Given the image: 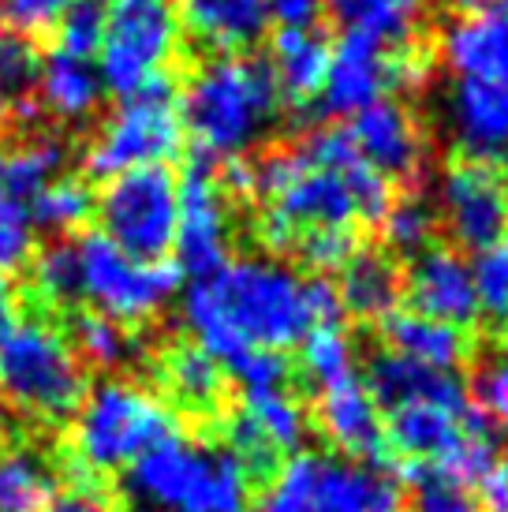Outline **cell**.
Returning a JSON list of instances; mask_svg holds the SVG:
<instances>
[{
    "mask_svg": "<svg viewBox=\"0 0 508 512\" xmlns=\"http://www.w3.org/2000/svg\"><path fill=\"white\" fill-rule=\"evenodd\" d=\"M269 75L292 105L314 101L322 94L329 68V42L318 30H281L269 45Z\"/></svg>",
    "mask_w": 508,
    "mask_h": 512,
    "instance_id": "cb8c5ba5",
    "label": "cell"
},
{
    "mask_svg": "<svg viewBox=\"0 0 508 512\" xmlns=\"http://www.w3.org/2000/svg\"><path fill=\"white\" fill-rule=\"evenodd\" d=\"M184 120L169 86L120 98L86 143V169L109 180L131 169H154L180 154Z\"/></svg>",
    "mask_w": 508,
    "mask_h": 512,
    "instance_id": "30bf717a",
    "label": "cell"
},
{
    "mask_svg": "<svg viewBox=\"0 0 508 512\" xmlns=\"http://www.w3.org/2000/svg\"><path fill=\"white\" fill-rule=\"evenodd\" d=\"M393 86V57L385 53V45L367 42L359 34H344L333 49H329V68H325L322 83V109L329 116L363 113L367 105L385 98V90Z\"/></svg>",
    "mask_w": 508,
    "mask_h": 512,
    "instance_id": "ffe728a7",
    "label": "cell"
},
{
    "mask_svg": "<svg viewBox=\"0 0 508 512\" xmlns=\"http://www.w3.org/2000/svg\"><path fill=\"white\" fill-rule=\"evenodd\" d=\"M367 385H370V393H374V400L385 404V408L408 404V400L460 393V382H456L452 370L423 367V363H411V359L393 356V352H381V356L370 363Z\"/></svg>",
    "mask_w": 508,
    "mask_h": 512,
    "instance_id": "83f0119b",
    "label": "cell"
},
{
    "mask_svg": "<svg viewBox=\"0 0 508 512\" xmlns=\"http://www.w3.org/2000/svg\"><path fill=\"white\" fill-rule=\"evenodd\" d=\"M0 165H4V154H0Z\"/></svg>",
    "mask_w": 508,
    "mask_h": 512,
    "instance_id": "816d5d0a",
    "label": "cell"
},
{
    "mask_svg": "<svg viewBox=\"0 0 508 512\" xmlns=\"http://www.w3.org/2000/svg\"><path fill=\"white\" fill-rule=\"evenodd\" d=\"M68 4L71 0H0V27L34 38L42 30H53Z\"/></svg>",
    "mask_w": 508,
    "mask_h": 512,
    "instance_id": "7bdbcfd3",
    "label": "cell"
},
{
    "mask_svg": "<svg viewBox=\"0 0 508 512\" xmlns=\"http://www.w3.org/2000/svg\"><path fill=\"white\" fill-rule=\"evenodd\" d=\"M180 53L184 27L176 0H105V30L94 57L105 94L131 98L169 86Z\"/></svg>",
    "mask_w": 508,
    "mask_h": 512,
    "instance_id": "8992f818",
    "label": "cell"
},
{
    "mask_svg": "<svg viewBox=\"0 0 508 512\" xmlns=\"http://www.w3.org/2000/svg\"><path fill=\"white\" fill-rule=\"evenodd\" d=\"M172 434L176 415L169 404L124 378H105L83 393L71 419V449L86 471H127Z\"/></svg>",
    "mask_w": 508,
    "mask_h": 512,
    "instance_id": "5b68a950",
    "label": "cell"
},
{
    "mask_svg": "<svg viewBox=\"0 0 508 512\" xmlns=\"http://www.w3.org/2000/svg\"><path fill=\"white\" fill-rule=\"evenodd\" d=\"M184 322L198 348L228 370L254 348L284 352L314 326L340 322V296L333 285L307 281L277 258L247 255L191 285Z\"/></svg>",
    "mask_w": 508,
    "mask_h": 512,
    "instance_id": "6da1fadb",
    "label": "cell"
},
{
    "mask_svg": "<svg viewBox=\"0 0 508 512\" xmlns=\"http://www.w3.org/2000/svg\"><path fill=\"white\" fill-rule=\"evenodd\" d=\"M314 419L329 438V445L340 449L348 460H363V464H378L381 460L385 419H381V404L374 400L370 385L359 374L322 385L318 400H314Z\"/></svg>",
    "mask_w": 508,
    "mask_h": 512,
    "instance_id": "e0dca14e",
    "label": "cell"
},
{
    "mask_svg": "<svg viewBox=\"0 0 508 512\" xmlns=\"http://www.w3.org/2000/svg\"><path fill=\"white\" fill-rule=\"evenodd\" d=\"M57 30V49L71 57H98L101 30H105V0H71L53 23Z\"/></svg>",
    "mask_w": 508,
    "mask_h": 512,
    "instance_id": "d590c367",
    "label": "cell"
},
{
    "mask_svg": "<svg viewBox=\"0 0 508 512\" xmlns=\"http://www.w3.org/2000/svg\"><path fill=\"white\" fill-rule=\"evenodd\" d=\"M505 184H508V180H505Z\"/></svg>",
    "mask_w": 508,
    "mask_h": 512,
    "instance_id": "f5cc1de1",
    "label": "cell"
},
{
    "mask_svg": "<svg viewBox=\"0 0 508 512\" xmlns=\"http://www.w3.org/2000/svg\"><path fill=\"white\" fill-rule=\"evenodd\" d=\"M53 468L30 449L0 456V512H45L53 498Z\"/></svg>",
    "mask_w": 508,
    "mask_h": 512,
    "instance_id": "f546056e",
    "label": "cell"
},
{
    "mask_svg": "<svg viewBox=\"0 0 508 512\" xmlns=\"http://www.w3.org/2000/svg\"><path fill=\"white\" fill-rule=\"evenodd\" d=\"M83 393L86 370L68 337L42 318L15 322L0 341V397L30 419L60 423L79 408Z\"/></svg>",
    "mask_w": 508,
    "mask_h": 512,
    "instance_id": "52a82bcc",
    "label": "cell"
},
{
    "mask_svg": "<svg viewBox=\"0 0 508 512\" xmlns=\"http://www.w3.org/2000/svg\"><path fill=\"white\" fill-rule=\"evenodd\" d=\"M45 512H109L105 509V498L98 494V486L90 483V479H75V486L68 490H60L49 498Z\"/></svg>",
    "mask_w": 508,
    "mask_h": 512,
    "instance_id": "7dc6e473",
    "label": "cell"
},
{
    "mask_svg": "<svg viewBox=\"0 0 508 512\" xmlns=\"http://www.w3.org/2000/svg\"><path fill=\"white\" fill-rule=\"evenodd\" d=\"M400 486L385 468L325 453H292L254 512H396Z\"/></svg>",
    "mask_w": 508,
    "mask_h": 512,
    "instance_id": "ba28073f",
    "label": "cell"
},
{
    "mask_svg": "<svg viewBox=\"0 0 508 512\" xmlns=\"http://www.w3.org/2000/svg\"><path fill=\"white\" fill-rule=\"evenodd\" d=\"M445 128L471 161L508 157V79H460L445 98Z\"/></svg>",
    "mask_w": 508,
    "mask_h": 512,
    "instance_id": "d6986e66",
    "label": "cell"
},
{
    "mask_svg": "<svg viewBox=\"0 0 508 512\" xmlns=\"http://www.w3.org/2000/svg\"><path fill=\"white\" fill-rule=\"evenodd\" d=\"M176 202L180 180L165 165H154L109 176L94 199V214L101 221V236L120 251L161 262L176 240Z\"/></svg>",
    "mask_w": 508,
    "mask_h": 512,
    "instance_id": "8fae6325",
    "label": "cell"
},
{
    "mask_svg": "<svg viewBox=\"0 0 508 512\" xmlns=\"http://www.w3.org/2000/svg\"><path fill=\"white\" fill-rule=\"evenodd\" d=\"M38 101L42 109L60 124H86L94 120V113L105 101V83L98 75V64L86 57H71L53 49L49 57H42L38 79H34Z\"/></svg>",
    "mask_w": 508,
    "mask_h": 512,
    "instance_id": "7402d4cb",
    "label": "cell"
},
{
    "mask_svg": "<svg viewBox=\"0 0 508 512\" xmlns=\"http://www.w3.org/2000/svg\"><path fill=\"white\" fill-rule=\"evenodd\" d=\"M475 397L482 404L486 423H494L508 438V352L486 359L475 374Z\"/></svg>",
    "mask_w": 508,
    "mask_h": 512,
    "instance_id": "b9f144b4",
    "label": "cell"
},
{
    "mask_svg": "<svg viewBox=\"0 0 508 512\" xmlns=\"http://www.w3.org/2000/svg\"><path fill=\"white\" fill-rule=\"evenodd\" d=\"M19 322V307H15V292L8 281H0V341L12 333V326Z\"/></svg>",
    "mask_w": 508,
    "mask_h": 512,
    "instance_id": "c3c4849f",
    "label": "cell"
},
{
    "mask_svg": "<svg viewBox=\"0 0 508 512\" xmlns=\"http://www.w3.org/2000/svg\"><path fill=\"white\" fill-rule=\"evenodd\" d=\"M415 512H479V505L467 494V486H456L449 479H423Z\"/></svg>",
    "mask_w": 508,
    "mask_h": 512,
    "instance_id": "ee69618b",
    "label": "cell"
},
{
    "mask_svg": "<svg viewBox=\"0 0 508 512\" xmlns=\"http://www.w3.org/2000/svg\"><path fill=\"white\" fill-rule=\"evenodd\" d=\"M322 12H329L344 34H359L385 49H404L423 30L426 0H322Z\"/></svg>",
    "mask_w": 508,
    "mask_h": 512,
    "instance_id": "603a6c76",
    "label": "cell"
},
{
    "mask_svg": "<svg viewBox=\"0 0 508 512\" xmlns=\"http://www.w3.org/2000/svg\"><path fill=\"white\" fill-rule=\"evenodd\" d=\"M131 512H247L251 471L225 445L172 434L124 471Z\"/></svg>",
    "mask_w": 508,
    "mask_h": 512,
    "instance_id": "277c9868",
    "label": "cell"
},
{
    "mask_svg": "<svg viewBox=\"0 0 508 512\" xmlns=\"http://www.w3.org/2000/svg\"><path fill=\"white\" fill-rule=\"evenodd\" d=\"M161 385L180 408L206 415L221 404L225 393V370L198 344H172L161 356Z\"/></svg>",
    "mask_w": 508,
    "mask_h": 512,
    "instance_id": "4316f807",
    "label": "cell"
},
{
    "mask_svg": "<svg viewBox=\"0 0 508 512\" xmlns=\"http://www.w3.org/2000/svg\"><path fill=\"white\" fill-rule=\"evenodd\" d=\"M38 68H42V53L34 49V38L19 34V30L0 27V86L8 94L34 90Z\"/></svg>",
    "mask_w": 508,
    "mask_h": 512,
    "instance_id": "f35d334b",
    "label": "cell"
},
{
    "mask_svg": "<svg viewBox=\"0 0 508 512\" xmlns=\"http://www.w3.org/2000/svg\"><path fill=\"white\" fill-rule=\"evenodd\" d=\"M225 434V449L243 468L269 471L277 453H299V445L307 441V415L288 389L247 393L243 408L228 419Z\"/></svg>",
    "mask_w": 508,
    "mask_h": 512,
    "instance_id": "5bb4252c",
    "label": "cell"
},
{
    "mask_svg": "<svg viewBox=\"0 0 508 512\" xmlns=\"http://www.w3.org/2000/svg\"><path fill=\"white\" fill-rule=\"evenodd\" d=\"M408 303L415 314L445 322V326H467L479 318L475 303V281H471V262L452 247H426L411 258L408 270Z\"/></svg>",
    "mask_w": 508,
    "mask_h": 512,
    "instance_id": "ac0fdd59",
    "label": "cell"
},
{
    "mask_svg": "<svg viewBox=\"0 0 508 512\" xmlns=\"http://www.w3.org/2000/svg\"><path fill=\"white\" fill-rule=\"evenodd\" d=\"M225 374L240 385L243 397H247V393H269V389H284V385H288V359H284L281 352H262V348H254V352L236 359Z\"/></svg>",
    "mask_w": 508,
    "mask_h": 512,
    "instance_id": "60d3db41",
    "label": "cell"
},
{
    "mask_svg": "<svg viewBox=\"0 0 508 512\" xmlns=\"http://www.w3.org/2000/svg\"><path fill=\"white\" fill-rule=\"evenodd\" d=\"M34 288L45 303H79V270H75V247L71 243H53L34 258Z\"/></svg>",
    "mask_w": 508,
    "mask_h": 512,
    "instance_id": "74e56055",
    "label": "cell"
},
{
    "mask_svg": "<svg viewBox=\"0 0 508 512\" xmlns=\"http://www.w3.org/2000/svg\"><path fill=\"white\" fill-rule=\"evenodd\" d=\"M475 505L479 512H508V460L497 456L490 468L475 479Z\"/></svg>",
    "mask_w": 508,
    "mask_h": 512,
    "instance_id": "f6af8a7d",
    "label": "cell"
},
{
    "mask_svg": "<svg viewBox=\"0 0 508 512\" xmlns=\"http://www.w3.org/2000/svg\"><path fill=\"white\" fill-rule=\"evenodd\" d=\"M292 251H296L311 270L340 273L359 247H355L352 228H314V232H303V236H299Z\"/></svg>",
    "mask_w": 508,
    "mask_h": 512,
    "instance_id": "ab89813d",
    "label": "cell"
},
{
    "mask_svg": "<svg viewBox=\"0 0 508 512\" xmlns=\"http://www.w3.org/2000/svg\"><path fill=\"white\" fill-rule=\"evenodd\" d=\"M381 337H385L393 356H404L411 363H423L434 370H456L460 359L467 356L464 329L423 318L415 311H393L389 318H381Z\"/></svg>",
    "mask_w": 508,
    "mask_h": 512,
    "instance_id": "d4e9b609",
    "label": "cell"
},
{
    "mask_svg": "<svg viewBox=\"0 0 508 512\" xmlns=\"http://www.w3.org/2000/svg\"><path fill=\"white\" fill-rule=\"evenodd\" d=\"M8 116H12V94L0 86V131H4V124H8Z\"/></svg>",
    "mask_w": 508,
    "mask_h": 512,
    "instance_id": "681fc988",
    "label": "cell"
},
{
    "mask_svg": "<svg viewBox=\"0 0 508 512\" xmlns=\"http://www.w3.org/2000/svg\"><path fill=\"white\" fill-rule=\"evenodd\" d=\"M34 258V221L23 199L0 187V281L30 266Z\"/></svg>",
    "mask_w": 508,
    "mask_h": 512,
    "instance_id": "8d00e7d4",
    "label": "cell"
},
{
    "mask_svg": "<svg viewBox=\"0 0 508 512\" xmlns=\"http://www.w3.org/2000/svg\"><path fill=\"white\" fill-rule=\"evenodd\" d=\"M180 27L213 57L251 53L273 27L266 0H176Z\"/></svg>",
    "mask_w": 508,
    "mask_h": 512,
    "instance_id": "44dd1931",
    "label": "cell"
},
{
    "mask_svg": "<svg viewBox=\"0 0 508 512\" xmlns=\"http://www.w3.org/2000/svg\"><path fill=\"white\" fill-rule=\"evenodd\" d=\"M0 434H4V408H0Z\"/></svg>",
    "mask_w": 508,
    "mask_h": 512,
    "instance_id": "f907efd6",
    "label": "cell"
},
{
    "mask_svg": "<svg viewBox=\"0 0 508 512\" xmlns=\"http://www.w3.org/2000/svg\"><path fill=\"white\" fill-rule=\"evenodd\" d=\"M30 221L34 228L42 225L49 232H75V228H83L94 214V191L90 184H83L79 176H57L53 184H45L34 199H30Z\"/></svg>",
    "mask_w": 508,
    "mask_h": 512,
    "instance_id": "4dcf8cb0",
    "label": "cell"
},
{
    "mask_svg": "<svg viewBox=\"0 0 508 512\" xmlns=\"http://www.w3.org/2000/svg\"><path fill=\"white\" fill-rule=\"evenodd\" d=\"M228 247H232V214L225 191L206 169H191L180 180V202H176L172 251L180 258V270L202 281L225 266Z\"/></svg>",
    "mask_w": 508,
    "mask_h": 512,
    "instance_id": "4fadbf2b",
    "label": "cell"
},
{
    "mask_svg": "<svg viewBox=\"0 0 508 512\" xmlns=\"http://www.w3.org/2000/svg\"><path fill=\"white\" fill-rule=\"evenodd\" d=\"M71 337H75V341H71L75 356L98 370L127 367V363L135 359L131 333H127L120 322H113V318H105V314H98V311L79 314L75 326H71Z\"/></svg>",
    "mask_w": 508,
    "mask_h": 512,
    "instance_id": "1f68e13d",
    "label": "cell"
},
{
    "mask_svg": "<svg viewBox=\"0 0 508 512\" xmlns=\"http://www.w3.org/2000/svg\"><path fill=\"white\" fill-rule=\"evenodd\" d=\"M438 217L460 247L482 251L508 236V184L490 161H456L438 180Z\"/></svg>",
    "mask_w": 508,
    "mask_h": 512,
    "instance_id": "7c38bea8",
    "label": "cell"
},
{
    "mask_svg": "<svg viewBox=\"0 0 508 512\" xmlns=\"http://www.w3.org/2000/svg\"><path fill=\"white\" fill-rule=\"evenodd\" d=\"M381 236L396 255H419L430 247L434 232H438V210L426 199H400L389 202V210L381 214Z\"/></svg>",
    "mask_w": 508,
    "mask_h": 512,
    "instance_id": "836d02e7",
    "label": "cell"
},
{
    "mask_svg": "<svg viewBox=\"0 0 508 512\" xmlns=\"http://www.w3.org/2000/svg\"><path fill=\"white\" fill-rule=\"evenodd\" d=\"M348 143L381 180H415L426 165V131L400 101L381 98L348 120Z\"/></svg>",
    "mask_w": 508,
    "mask_h": 512,
    "instance_id": "9a60e30c",
    "label": "cell"
},
{
    "mask_svg": "<svg viewBox=\"0 0 508 512\" xmlns=\"http://www.w3.org/2000/svg\"><path fill=\"white\" fill-rule=\"evenodd\" d=\"M269 19L281 30H314L322 15V0H266Z\"/></svg>",
    "mask_w": 508,
    "mask_h": 512,
    "instance_id": "bcb514c9",
    "label": "cell"
},
{
    "mask_svg": "<svg viewBox=\"0 0 508 512\" xmlns=\"http://www.w3.org/2000/svg\"><path fill=\"white\" fill-rule=\"evenodd\" d=\"M438 49L460 79H508V0H479L452 15Z\"/></svg>",
    "mask_w": 508,
    "mask_h": 512,
    "instance_id": "2e32d148",
    "label": "cell"
},
{
    "mask_svg": "<svg viewBox=\"0 0 508 512\" xmlns=\"http://www.w3.org/2000/svg\"><path fill=\"white\" fill-rule=\"evenodd\" d=\"M471 281H475V303L486 322L508 329V236L482 247L471 262Z\"/></svg>",
    "mask_w": 508,
    "mask_h": 512,
    "instance_id": "e575fe53",
    "label": "cell"
},
{
    "mask_svg": "<svg viewBox=\"0 0 508 512\" xmlns=\"http://www.w3.org/2000/svg\"><path fill=\"white\" fill-rule=\"evenodd\" d=\"M71 247L79 270V299L120 326L150 322L169 307V299L180 288V273L172 266L127 255L101 232H86Z\"/></svg>",
    "mask_w": 508,
    "mask_h": 512,
    "instance_id": "9c48e42d",
    "label": "cell"
},
{
    "mask_svg": "<svg viewBox=\"0 0 508 512\" xmlns=\"http://www.w3.org/2000/svg\"><path fill=\"white\" fill-rule=\"evenodd\" d=\"M299 363H303V374L311 378L318 389L322 385H333L340 378L355 374V348L352 337L344 333L340 322H329V326H314L303 341H299Z\"/></svg>",
    "mask_w": 508,
    "mask_h": 512,
    "instance_id": "d6a6232c",
    "label": "cell"
},
{
    "mask_svg": "<svg viewBox=\"0 0 508 512\" xmlns=\"http://www.w3.org/2000/svg\"><path fill=\"white\" fill-rule=\"evenodd\" d=\"M184 135L202 157L236 161L277 128L281 90L269 75L266 60L251 53L210 57L198 64L180 94Z\"/></svg>",
    "mask_w": 508,
    "mask_h": 512,
    "instance_id": "3957f363",
    "label": "cell"
},
{
    "mask_svg": "<svg viewBox=\"0 0 508 512\" xmlns=\"http://www.w3.org/2000/svg\"><path fill=\"white\" fill-rule=\"evenodd\" d=\"M258 236L273 251H292L303 232L381 221L393 184L355 154L344 131H314L254 161Z\"/></svg>",
    "mask_w": 508,
    "mask_h": 512,
    "instance_id": "7a4b0ae2",
    "label": "cell"
},
{
    "mask_svg": "<svg viewBox=\"0 0 508 512\" xmlns=\"http://www.w3.org/2000/svg\"><path fill=\"white\" fill-rule=\"evenodd\" d=\"M340 311H352L355 318H389L404 296L400 266L385 251H355L348 266L340 270Z\"/></svg>",
    "mask_w": 508,
    "mask_h": 512,
    "instance_id": "484cf974",
    "label": "cell"
},
{
    "mask_svg": "<svg viewBox=\"0 0 508 512\" xmlns=\"http://www.w3.org/2000/svg\"><path fill=\"white\" fill-rule=\"evenodd\" d=\"M68 165V150L53 135H30L15 146L12 154H4L0 165V187L15 195V199H34L45 184H53L64 176Z\"/></svg>",
    "mask_w": 508,
    "mask_h": 512,
    "instance_id": "f1b7e54d",
    "label": "cell"
}]
</instances>
